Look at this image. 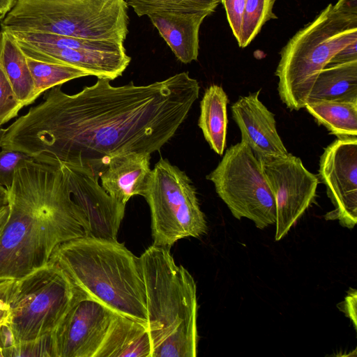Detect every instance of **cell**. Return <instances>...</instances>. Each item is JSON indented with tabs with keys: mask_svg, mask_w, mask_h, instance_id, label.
I'll return each instance as SVG.
<instances>
[{
	"mask_svg": "<svg viewBox=\"0 0 357 357\" xmlns=\"http://www.w3.org/2000/svg\"><path fill=\"white\" fill-rule=\"evenodd\" d=\"M108 79L70 95L61 85L6 128L1 148L35 161L89 167L100 173L117 154L159 151L199 98V85L183 72L147 85L114 86Z\"/></svg>",
	"mask_w": 357,
	"mask_h": 357,
	"instance_id": "obj_1",
	"label": "cell"
},
{
	"mask_svg": "<svg viewBox=\"0 0 357 357\" xmlns=\"http://www.w3.org/2000/svg\"><path fill=\"white\" fill-rule=\"evenodd\" d=\"M7 190L0 279L18 280L47 264L59 245L97 236L100 205L93 188L70 184L59 166L26 161Z\"/></svg>",
	"mask_w": 357,
	"mask_h": 357,
	"instance_id": "obj_2",
	"label": "cell"
},
{
	"mask_svg": "<svg viewBox=\"0 0 357 357\" xmlns=\"http://www.w3.org/2000/svg\"><path fill=\"white\" fill-rule=\"evenodd\" d=\"M50 261L56 263L86 296L148 327L139 257L123 243L79 237L59 245Z\"/></svg>",
	"mask_w": 357,
	"mask_h": 357,
	"instance_id": "obj_3",
	"label": "cell"
},
{
	"mask_svg": "<svg viewBox=\"0 0 357 357\" xmlns=\"http://www.w3.org/2000/svg\"><path fill=\"white\" fill-rule=\"evenodd\" d=\"M169 248L152 245L139 257L144 282L152 357H195L196 282Z\"/></svg>",
	"mask_w": 357,
	"mask_h": 357,
	"instance_id": "obj_4",
	"label": "cell"
},
{
	"mask_svg": "<svg viewBox=\"0 0 357 357\" xmlns=\"http://www.w3.org/2000/svg\"><path fill=\"white\" fill-rule=\"evenodd\" d=\"M357 40V0L327 5L280 52L275 75L282 102L291 111L305 108L315 79L330 59Z\"/></svg>",
	"mask_w": 357,
	"mask_h": 357,
	"instance_id": "obj_5",
	"label": "cell"
},
{
	"mask_svg": "<svg viewBox=\"0 0 357 357\" xmlns=\"http://www.w3.org/2000/svg\"><path fill=\"white\" fill-rule=\"evenodd\" d=\"M128 21L125 0H16L1 27L123 43Z\"/></svg>",
	"mask_w": 357,
	"mask_h": 357,
	"instance_id": "obj_6",
	"label": "cell"
},
{
	"mask_svg": "<svg viewBox=\"0 0 357 357\" xmlns=\"http://www.w3.org/2000/svg\"><path fill=\"white\" fill-rule=\"evenodd\" d=\"M77 291L63 270L52 261L16 280L8 322L15 346L51 334Z\"/></svg>",
	"mask_w": 357,
	"mask_h": 357,
	"instance_id": "obj_7",
	"label": "cell"
},
{
	"mask_svg": "<svg viewBox=\"0 0 357 357\" xmlns=\"http://www.w3.org/2000/svg\"><path fill=\"white\" fill-rule=\"evenodd\" d=\"M143 197L151 211L153 245L170 249L180 239L206 232L190 178L168 160L161 158L151 169Z\"/></svg>",
	"mask_w": 357,
	"mask_h": 357,
	"instance_id": "obj_8",
	"label": "cell"
},
{
	"mask_svg": "<svg viewBox=\"0 0 357 357\" xmlns=\"http://www.w3.org/2000/svg\"><path fill=\"white\" fill-rule=\"evenodd\" d=\"M206 178L235 218H248L259 229L276 223L275 199L261 161L244 142L228 148Z\"/></svg>",
	"mask_w": 357,
	"mask_h": 357,
	"instance_id": "obj_9",
	"label": "cell"
},
{
	"mask_svg": "<svg viewBox=\"0 0 357 357\" xmlns=\"http://www.w3.org/2000/svg\"><path fill=\"white\" fill-rule=\"evenodd\" d=\"M259 160L275 199V240L278 241L288 233L313 202L319 179L305 167L301 158L291 153Z\"/></svg>",
	"mask_w": 357,
	"mask_h": 357,
	"instance_id": "obj_10",
	"label": "cell"
},
{
	"mask_svg": "<svg viewBox=\"0 0 357 357\" xmlns=\"http://www.w3.org/2000/svg\"><path fill=\"white\" fill-rule=\"evenodd\" d=\"M114 314L104 304L78 290L51 333L54 357H96Z\"/></svg>",
	"mask_w": 357,
	"mask_h": 357,
	"instance_id": "obj_11",
	"label": "cell"
},
{
	"mask_svg": "<svg viewBox=\"0 0 357 357\" xmlns=\"http://www.w3.org/2000/svg\"><path fill=\"white\" fill-rule=\"evenodd\" d=\"M319 176L334 206L325 219L353 229L357 222V137L330 144L320 157Z\"/></svg>",
	"mask_w": 357,
	"mask_h": 357,
	"instance_id": "obj_12",
	"label": "cell"
},
{
	"mask_svg": "<svg viewBox=\"0 0 357 357\" xmlns=\"http://www.w3.org/2000/svg\"><path fill=\"white\" fill-rule=\"evenodd\" d=\"M260 91L239 97L231 107L241 142L259 159L287 156L289 153L278 132L275 115L259 100Z\"/></svg>",
	"mask_w": 357,
	"mask_h": 357,
	"instance_id": "obj_13",
	"label": "cell"
},
{
	"mask_svg": "<svg viewBox=\"0 0 357 357\" xmlns=\"http://www.w3.org/2000/svg\"><path fill=\"white\" fill-rule=\"evenodd\" d=\"M13 38L28 57L73 66L98 79H116L123 74L131 61L126 52H106L58 47Z\"/></svg>",
	"mask_w": 357,
	"mask_h": 357,
	"instance_id": "obj_14",
	"label": "cell"
},
{
	"mask_svg": "<svg viewBox=\"0 0 357 357\" xmlns=\"http://www.w3.org/2000/svg\"><path fill=\"white\" fill-rule=\"evenodd\" d=\"M150 159L151 154L147 152L114 155L100 174L102 188L123 205L135 195L143 196L151 172Z\"/></svg>",
	"mask_w": 357,
	"mask_h": 357,
	"instance_id": "obj_15",
	"label": "cell"
},
{
	"mask_svg": "<svg viewBox=\"0 0 357 357\" xmlns=\"http://www.w3.org/2000/svg\"><path fill=\"white\" fill-rule=\"evenodd\" d=\"M211 13L162 10L147 16L177 59L186 64L198 58L200 26Z\"/></svg>",
	"mask_w": 357,
	"mask_h": 357,
	"instance_id": "obj_16",
	"label": "cell"
},
{
	"mask_svg": "<svg viewBox=\"0 0 357 357\" xmlns=\"http://www.w3.org/2000/svg\"><path fill=\"white\" fill-rule=\"evenodd\" d=\"M96 357H152L148 327L115 312Z\"/></svg>",
	"mask_w": 357,
	"mask_h": 357,
	"instance_id": "obj_17",
	"label": "cell"
},
{
	"mask_svg": "<svg viewBox=\"0 0 357 357\" xmlns=\"http://www.w3.org/2000/svg\"><path fill=\"white\" fill-rule=\"evenodd\" d=\"M321 100L357 102V60L327 65L319 72L307 102Z\"/></svg>",
	"mask_w": 357,
	"mask_h": 357,
	"instance_id": "obj_18",
	"label": "cell"
},
{
	"mask_svg": "<svg viewBox=\"0 0 357 357\" xmlns=\"http://www.w3.org/2000/svg\"><path fill=\"white\" fill-rule=\"evenodd\" d=\"M228 97L222 86H208L200 102L198 126L211 149L222 155L226 146Z\"/></svg>",
	"mask_w": 357,
	"mask_h": 357,
	"instance_id": "obj_19",
	"label": "cell"
},
{
	"mask_svg": "<svg viewBox=\"0 0 357 357\" xmlns=\"http://www.w3.org/2000/svg\"><path fill=\"white\" fill-rule=\"evenodd\" d=\"M1 31L0 65L17 100L25 107L36 100L27 57L13 36L8 32Z\"/></svg>",
	"mask_w": 357,
	"mask_h": 357,
	"instance_id": "obj_20",
	"label": "cell"
},
{
	"mask_svg": "<svg viewBox=\"0 0 357 357\" xmlns=\"http://www.w3.org/2000/svg\"><path fill=\"white\" fill-rule=\"evenodd\" d=\"M305 108L337 138L357 137V102L321 100L307 102Z\"/></svg>",
	"mask_w": 357,
	"mask_h": 357,
	"instance_id": "obj_21",
	"label": "cell"
},
{
	"mask_svg": "<svg viewBox=\"0 0 357 357\" xmlns=\"http://www.w3.org/2000/svg\"><path fill=\"white\" fill-rule=\"evenodd\" d=\"M26 57L34 82L36 99L54 86L74 79L89 76L85 71L73 66Z\"/></svg>",
	"mask_w": 357,
	"mask_h": 357,
	"instance_id": "obj_22",
	"label": "cell"
},
{
	"mask_svg": "<svg viewBox=\"0 0 357 357\" xmlns=\"http://www.w3.org/2000/svg\"><path fill=\"white\" fill-rule=\"evenodd\" d=\"M275 0H245L239 39L241 47L248 46L259 33L262 26L277 17L273 11Z\"/></svg>",
	"mask_w": 357,
	"mask_h": 357,
	"instance_id": "obj_23",
	"label": "cell"
},
{
	"mask_svg": "<svg viewBox=\"0 0 357 357\" xmlns=\"http://www.w3.org/2000/svg\"><path fill=\"white\" fill-rule=\"evenodd\" d=\"M139 16L162 10L214 12L220 0H125Z\"/></svg>",
	"mask_w": 357,
	"mask_h": 357,
	"instance_id": "obj_24",
	"label": "cell"
},
{
	"mask_svg": "<svg viewBox=\"0 0 357 357\" xmlns=\"http://www.w3.org/2000/svg\"><path fill=\"white\" fill-rule=\"evenodd\" d=\"M23 107L0 65V123L3 125L16 117Z\"/></svg>",
	"mask_w": 357,
	"mask_h": 357,
	"instance_id": "obj_25",
	"label": "cell"
},
{
	"mask_svg": "<svg viewBox=\"0 0 357 357\" xmlns=\"http://www.w3.org/2000/svg\"><path fill=\"white\" fill-rule=\"evenodd\" d=\"M32 159L29 155L22 152L1 148L0 185L7 190L9 189L13 182L17 169L24 162Z\"/></svg>",
	"mask_w": 357,
	"mask_h": 357,
	"instance_id": "obj_26",
	"label": "cell"
},
{
	"mask_svg": "<svg viewBox=\"0 0 357 357\" xmlns=\"http://www.w3.org/2000/svg\"><path fill=\"white\" fill-rule=\"evenodd\" d=\"M8 356L54 357L51 334L34 341L16 344Z\"/></svg>",
	"mask_w": 357,
	"mask_h": 357,
	"instance_id": "obj_27",
	"label": "cell"
},
{
	"mask_svg": "<svg viewBox=\"0 0 357 357\" xmlns=\"http://www.w3.org/2000/svg\"><path fill=\"white\" fill-rule=\"evenodd\" d=\"M229 24L236 40L239 39L245 0H221Z\"/></svg>",
	"mask_w": 357,
	"mask_h": 357,
	"instance_id": "obj_28",
	"label": "cell"
},
{
	"mask_svg": "<svg viewBox=\"0 0 357 357\" xmlns=\"http://www.w3.org/2000/svg\"><path fill=\"white\" fill-rule=\"evenodd\" d=\"M15 280L0 279V327L9 322L10 301Z\"/></svg>",
	"mask_w": 357,
	"mask_h": 357,
	"instance_id": "obj_29",
	"label": "cell"
},
{
	"mask_svg": "<svg viewBox=\"0 0 357 357\" xmlns=\"http://www.w3.org/2000/svg\"><path fill=\"white\" fill-rule=\"evenodd\" d=\"M357 40L354 41L337 52L327 65L337 64L357 60ZM326 65V66H327Z\"/></svg>",
	"mask_w": 357,
	"mask_h": 357,
	"instance_id": "obj_30",
	"label": "cell"
},
{
	"mask_svg": "<svg viewBox=\"0 0 357 357\" xmlns=\"http://www.w3.org/2000/svg\"><path fill=\"white\" fill-rule=\"evenodd\" d=\"M356 290L350 289L344 301L340 303L338 307L353 321L354 328H356Z\"/></svg>",
	"mask_w": 357,
	"mask_h": 357,
	"instance_id": "obj_31",
	"label": "cell"
},
{
	"mask_svg": "<svg viewBox=\"0 0 357 357\" xmlns=\"http://www.w3.org/2000/svg\"><path fill=\"white\" fill-rule=\"evenodd\" d=\"M16 0H0V20H3L11 10Z\"/></svg>",
	"mask_w": 357,
	"mask_h": 357,
	"instance_id": "obj_32",
	"label": "cell"
},
{
	"mask_svg": "<svg viewBox=\"0 0 357 357\" xmlns=\"http://www.w3.org/2000/svg\"><path fill=\"white\" fill-rule=\"evenodd\" d=\"M9 215L8 204L0 210V236L3 230L6 222Z\"/></svg>",
	"mask_w": 357,
	"mask_h": 357,
	"instance_id": "obj_33",
	"label": "cell"
},
{
	"mask_svg": "<svg viewBox=\"0 0 357 357\" xmlns=\"http://www.w3.org/2000/svg\"><path fill=\"white\" fill-rule=\"evenodd\" d=\"M8 204V190L0 185V210Z\"/></svg>",
	"mask_w": 357,
	"mask_h": 357,
	"instance_id": "obj_34",
	"label": "cell"
},
{
	"mask_svg": "<svg viewBox=\"0 0 357 357\" xmlns=\"http://www.w3.org/2000/svg\"><path fill=\"white\" fill-rule=\"evenodd\" d=\"M3 124L0 123V148L2 145V141L6 133V128H1Z\"/></svg>",
	"mask_w": 357,
	"mask_h": 357,
	"instance_id": "obj_35",
	"label": "cell"
},
{
	"mask_svg": "<svg viewBox=\"0 0 357 357\" xmlns=\"http://www.w3.org/2000/svg\"><path fill=\"white\" fill-rule=\"evenodd\" d=\"M1 38H2V31H0V47H1Z\"/></svg>",
	"mask_w": 357,
	"mask_h": 357,
	"instance_id": "obj_36",
	"label": "cell"
},
{
	"mask_svg": "<svg viewBox=\"0 0 357 357\" xmlns=\"http://www.w3.org/2000/svg\"><path fill=\"white\" fill-rule=\"evenodd\" d=\"M0 356H1V352H0Z\"/></svg>",
	"mask_w": 357,
	"mask_h": 357,
	"instance_id": "obj_37",
	"label": "cell"
},
{
	"mask_svg": "<svg viewBox=\"0 0 357 357\" xmlns=\"http://www.w3.org/2000/svg\"><path fill=\"white\" fill-rule=\"evenodd\" d=\"M221 1V0H220Z\"/></svg>",
	"mask_w": 357,
	"mask_h": 357,
	"instance_id": "obj_38",
	"label": "cell"
},
{
	"mask_svg": "<svg viewBox=\"0 0 357 357\" xmlns=\"http://www.w3.org/2000/svg\"></svg>",
	"mask_w": 357,
	"mask_h": 357,
	"instance_id": "obj_39",
	"label": "cell"
}]
</instances>
